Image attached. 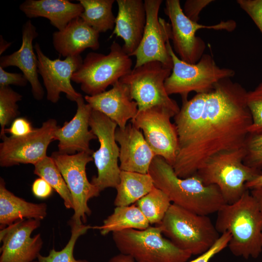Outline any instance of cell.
<instances>
[{
  "label": "cell",
  "instance_id": "cell-15",
  "mask_svg": "<svg viewBox=\"0 0 262 262\" xmlns=\"http://www.w3.org/2000/svg\"><path fill=\"white\" fill-rule=\"evenodd\" d=\"M162 0H145L146 23L141 42L131 56L136 57L134 67L147 62L158 61L172 69V58L166 43L171 37V25L158 14Z\"/></svg>",
  "mask_w": 262,
  "mask_h": 262
},
{
  "label": "cell",
  "instance_id": "cell-1",
  "mask_svg": "<svg viewBox=\"0 0 262 262\" xmlns=\"http://www.w3.org/2000/svg\"><path fill=\"white\" fill-rule=\"evenodd\" d=\"M246 93L226 78L211 91L182 100L174 116L179 146L172 167L178 177H190L213 155L245 146L252 123Z\"/></svg>",
  "mask_w": 262,
  "mask_h": 262
},
{
  "label": "cell",
  "instance_id": "cell-8",
  "mask_svg": "<svg viewBox=\"0 0 262 262\" xmlns=\"http://www.w3.org/2000/svg\"><path fill=\"white\" fill-rule=\"evenodd\" d=\"M113 239L120 253L132 256L137 262H187L192 256L164 238L157 226L114 232Z\"/></svg>",
  "mask_w": 262,
  "mask_h": 262
},
{
  "label": "cell",
  "instance_id": "cell-43",
  "mask_svg": "<svg viewBox=\"0 0 262 262\" xmlns=\"http://www.w3.org/2000/svg\"><path fill=\"white\" fill-rule=\"evenodd\" d=\"M246 189L251 190L253 188L262 186V174L259 176L254 180L247 182L246 183Z\"/></svg>",
  "mask_w": 262,
  "mask_h": 262
},
{
  "label": "cell",
  "instance_id": "cell-33",
  "mask_svg": "<svg viewBox=\"0 0 262 262\" xmlns=\"http://www.w3.org/2000/svg\"><path fill=\"white\" fill-rule=\"evenodd\" d=\"M246 103L252 116L249 133L262 131V82L253 90L247 91Z\"/></svg>",
  "mask_w": 262,
  "mask_h": 262
},
{
  "label": "cell",
  "instance_id": "cell-32",
  "mask_svg": "<svg viewBox=\"0 0 262 262\" xmlns=\"http://www.w3.org/2000/svg\"><path fill=\"white\" fill-rule=\"evenodd\" d=\"M22 96L10 86L0 87V137L6 135L5 127L11 125L19 115L17 102Z\"/></svg>",
  "mask_w": 262,
  "mask_h": 262
},
{
  "label": "cell",
  "instance_id": "cell-44",
  "mask_svg": "<svg viewBox=\"0 0 262 262\" xmlns=\"http://www.w3.org/2000/svg\"><path fill=\"white\" fill-rule=\"evenodd\" d=\"M0 55H1L6 49H7L11 45V43H8L4 40L2 36H0Z\"/></svg>",
  "mask_w": 262,
  "mask_h": 262
},
{
  "label": "cell",
  "instance_id": "cell-5",
  "mask_svg": "<svg viewBox=\"0 0 262 262\" xmlns=\"http://www.w3.org/2000/svg\"><path fill=\"white\" fill-rule=\"evenodd\" d=\"M244 147L222 151L209 159L196 173L206 185H215L226 204L239 200L246 183L262 174L261 170L245 165Z\"/></svg>",
  "mask_w": 262,
  "mask_h": 262
},
{
  "label": "cell",
  "instance_id": "cell-13",
  "mask_svg": "<svg viewBox=\"0 0 262 262\" xmlns=\"http://www.w3.org/2000/svg\"><path fill=\"white\" fill-rule=\"evenodd\" d=\"M175 114L162 106L138 111L131 122L143 132L144 137L155 154L172 166L176 159L178 136L176 126L171 121Z\"/></svg>",
  "mask_w": 262,
  "mask_h": 262
},
{
  "label": "cell",
  "instance_id": "cell-40",
  "mask_svg": "<svg viewBox=\"0 0 262 262\" xmlns=\"http://www.w3.org/2000/svg\"><path fill=\"white\" fill-rule=\"evenodd\" d=\"M32 190L33 194L36 197L45 199L51 196L53 188L44 179L39 178L33 181Z\"/></svg>",
  "mask_w": 262,
  "mask_h": 262
},
{
  "label": "cell",
  "instance_id": "cell-29",
  "mask_svg": "<svg viewBox=\"0 0 262 262\" xmlns=\"http://www.w3.org/2000/svg\"><path fill=\"white\" fill-rule=\"evenodd\" d=\"M34 165L33 173L47 181L57 192L67 209H73V199L60 170L52 157L47 156Z\"/></svg>",
  "mask_w": 262,
  "mask_h": 262
},
{
  "label": "cell",
  "instance_id": "cell-4",
  "mask_svg": "<svg viewBox=\"0 0 262 262\" xmlns=\"http://www.w3.org/2000/svg\"><path fill=\"white\" fill-rule=\"evenodd\" d=\"M157 226L174 245L192 255L206 252L220 236L208 215L196 214L173 203Z\"/></svg>",
  "mask_w": 262,
  "mask_h": 262
},
{
  "label": "cell",
  "instance_id": "cell-24",
  "mask_svg": "<svg viewBox=\"0 0 262 262\" xmlns=\"http://www.w3.org/2000/svg\"><path fill=\"white\" fill-rule=\"evenodd\" d=\"M19 9L29 18H46L58 31H62L72 20L80 17L82 5L67 0H26Z\"/></svg>",
  "mask_w": 262,
  "mask_h": 262
},
{
  "label": "cell",
  "instance_id": "cell-9",
  "mask_svg": "<svg viewBox=\"0 0 262 262\" xmlns=\"http://www.w3.org/2000/svg\"><path fill=\"white\" fill-rule=\"evenodd\" d=\"M171 71L172 68L162 63L152 61L133 67L119 81L128 87L131 98L137 104L138 111L162 106L176 115L180 108L167 93L164 86Z\"/></svg>",
  "mask_w": 262,
  "mask_h": 262
},
{
  "label": "cell",
  "instance_id": "cell-6",
  "mask_svg": "<svg viewBox=\"0 0 262 262\" xmlns=\"http://www.w3.org/2000/svg\"><path fill=\"white\" fill-rule=\"evenodd\" d=\"M169 40L167 41L166 47L172 58L173 67L164 82L166 91L169 96L179 94L182 100L187 99L189 93L208 92L220 80L234 76V70L219 66L213 56L209 54H204L194 64L183 61L174 52Z\"/></svg>",
  "mask_w": 262,
  "mask_h": 262
},
{
  "label": "cell",
  "instance_id": "cell-10",
  "mask_svg": "<svg viewBox=\"0 0 262 262\" xmlns=\"http://www.w3.org/2000/svg\"><path fill=\"white\" fill-rule=\"evenodd\" d=\"M164 11L170 21L171 39L175 51L180 59L191 64L199 61L206 48L204 41L196 35L198 30L207 29L231 32L236 27V22L232 20L222 21L213 25L193 21L184 14L179 0H166Z\"/></svg>",
  "mask_w": 262,
  "mask_h": 262
},
{
  "label": "cell",
  "instance_id": "cell-30",
  "mask_svg": "<svg viewBox=\"0 0 262 262\" xmlns=\"http://www.w3.org/2000/svg\"><path fill=\"white\" fill-rule=\"evenodd\" d=\"M167 195L154 186L146 196L136 202L138 207L150 224H159L171 204Z\"/></svg>",
  "mask_w": 262,
  "mask_h": 262
},
{
  "label": "cell",
  "instance_id": "cell-36",
  "mask_svg": "<svg viewBox=\"0 0 262 262\" xmlns=\"http://www.w3.org/2000/svg\"><path fill=\"white\" fill-rule=\"evenodd\" d=\"M230 239V233L228 231L224 232L221 234L217 240L208 250L188 262H209L216 254L228 246Z\"/></svg>",
  "mask_w": 262,
  "mask_h": 262
},
{
  "label": "cell",
  "instance_id": "cell-31",
  "mask_svg": "<svg viewBox=\"0 0 262 262\" xmlns=\"http://www.w3.org/2000/svg\"><path fill=\"white\" fill-rule=\"evenodd\" d=\"M69 225L71 228V235L65 247L60 251H56L54 248L51 249L47 256L39 254L37 257L39 262H89L85 260H76L73 256V250L78 238L88 229H93V227L83 224H77L70 220Z\"/></svg>",
  "mask_w": 262,
  "mask_h": 262
},
{
  "label": "cell",
  "instance_id": "cell-34",
  "mask_svg": "<svg viewBox=\"0 0 262 262\" xmlns=\"http://www.w3.org/2000/svg\"><path fill=\"white\" fill-rule=\"evenodd\" d=\"M246 155L243 160L244 164L249 167L261 170L262 169V131L249 133L245 144Z\"/></svg>",
  "mask_w": 262,
  "mask_h": 262
},
{
  "label": "cell",
  "instance_id": "cell-23",
  "mask_svg": "<svg viewBox=\"0 0 262 262\" xmlns=\"http://www.w3.org/2000/svg\"><path fill=\"white\" fill-rule=\"evenodd\" d=\"M99 33L86 24L80 17L71 20L62 31L52 34L55 50L65 57L80 55L85 49H99Z\"/></svg>",
  "mask_w": 262,
  "mask_h": 262
},
{
  "label": "cell",
  "instance_id": "cell-16",
  "mask_svg": "<svg viewBox=\"0 0 262 262\" xmlns=\"http://www.w3.org/2000/svg\"><path fill=\"white\" fill-rule=\"evenodd\" d=\"M34 48L37 58L38 74L43 79L47 99L56 103L61 93H65L68 99L75 102L82 97L71 83L72 75L82 64L81 55L67 57L64 60H52L43 53L37 42Z\"/></svg>",
  "mask_w": 262,
  "mask_h": 262
},
{
  "label": "cell",
  "instance_id": "cell-21",
  "mask_svg": "<svg viewBox=\"0 0 262 262\" xmlns=\"http://www.w3.org/2000/svg\"><path fill=\"white\" fill-rule=\"evenodd\" d=\"M21 33V47L11 54L1 56L0 66L3 68L11 66L17 67L31 84L34 99L40 100L44 97V91L38 79L37 58L33 45L38 33L30 20L23 25Z\"/></svg>",
  "mask_w": 262,
  "mask_h": 262
},
{
  "label": "cell",
  "instance_id": "cell-35",
  "mask_svg": "<svg viewBox=\"0 0 262 262\" xmlns=\"http://www.w3.org/2000/svg\"><path fill=\"white\" fill-rule=\"evenodd\" d=\"M237 2L252 19L262 34V0H238Z\"/></svg>",
  "mask_w": 262,
  "mask_h": 262
},
{
  "label": "cell",
  "instance_id": "cell-38",
  "mask_svg": "<svg viewBox=\"0 0 262 262\" xmlns=\"http://www.w3.org/2000/svg\"><path fill=\"white\" fill-rule=\"evenodd\" d=\"M213 1L212 0H187L184 5L183 13L190 19L198 22L200 13Z\"/></svg>",
  "mask_w": 262,
  "mask_h": 262
},
{
  "label": "cell",
  "instance_id": "cell-12",
  "mask_svg": "<svg viewBox=\"0 0 262 262\" xmlns=\"http://www.w3.org/2000/svg\"><path fill=\"white\" fill-rule=\"evenodd\" d=\"M60 170L69 190L73 199L74 211L70 221L81 224L86 222V215L91 211L88 206L91 198L97 197L100 191L90 182L87 177L86 166L93 161L91 155L86 152H79L69 155L53 152L51 155Z\"/></svg>",
  "mask_w": 262,
  "mask_h": 262
},
{
  "label": "cell",
  "instance_id": "cell-45",
  "mask_svg": "<svg viewBox=\"0 0 262 262\" xmlns=\"http://www.w3.org/2000/svg\"><path fill=\"white\" fill-rule=\"evenodd\" d=\"M38 262H38H36V261H35V262Z\"/></svg>",
  "mask_w": 262,
  "mask_h": 262
},
{
  "label": "cell",
  "instance_id": "cell-37",
  "mask_svg": "<svg viewBox=\"0 0 262 262\" xmlns=\"http://www.w3.org/2000/svg\"><path fill=\"white\" fill-rule=\"evenodd\" d=\"M31 122L25 117H17L9 128L5 130V133L13 137H22L31 133L34 130Z\"/></svg>",
  "mask_w": 262,
  "mask_h": 262
},
{
  "label": "cell",
  "instance_id": "cell-28",
  "mask_svg": "<svg viewBox=\"0 0 262 262\" xmlns=\"http://www.w3.org/2000/svg\"><path fill=\"white\" fill-rule=\"evenodd\" d=\"M83 11L80 17L99 33L114 30L115 18L112 11L115 0H79Z\"/></svg>",
  "mask_w": 262,
  "mask_h": 262
},
{
  "label": "cell",
  "instance_id": "cell-25",
  "mask_svg": "<svg viewBox=\"0 0 262 262\" xmlns=\"http://www.w3.org/2000/svg\"><path fill=\"white\" fill-rule=\"evenodd\" d=\"M47 215V205L28 202L15 196L0 179V224L1 229L15 222L27 219H43Z\"/></svg>",
  "mask_w": 262,
  "mask_h": 262
},
{
  "label": "cell",
  "instance_id": "cell-11",
  "mask_svg": "<svg viewBox=\"0 0 262 262\" xmlns=\"http://www.w3.org/2000/svg\"><path fill=\"white\" fill-rule=\"evenodd\" d=\"M90 128L99 141L98 149L92 155L98 171L91 182L101 192L107 188H115L120 182L121 170L118 160L120 148L115 138L117 125L102 113L93 110Z\"/></svg>",
  "mask_w": 262,
  "mask_h": 262
},
{
  "label": "cell",
  "instance_id": "cell-7",
  "mask_svg": "<svg viewBox=\"0 0 262 262\" xmlns=\"http://www.w3.org/2000/svg\"><path fill=\"white\" fill-rule=\"evenodd\" d=\"M107 55L88 53L72 75L71 81L80 84L82 90L87 95L105 91L132 70V60L122 46L114 41Z\"/></svg>",
  "mask_w": 262,
  "mask_h": 262
},
{
  "label": "cell",
  "instance_id": "cell-19",
  "mask_svg": "<svg viewBox=\"0 0 262 262\" xmlns=\"http://www.w3.org/2000/svg\"><path fill=\"white\" fill-rule=\"evenodd\" d=\"M115 138L120 145V170L148 173L151 163L156 156L141 131L131 122L123 129H116Z\"/></svg>",
  "mask_w": 262,
  "mask_h": 262
},
{
  "label": "cell",
  "instance_id": "cell-39",
  "mask_svg": "<svg viewBox=\"0 0 262 262\" xmlns=\"http://www.w3.org/2000/svg\"><path fill=\"white\" fill-rule=\"evenodd\" d=\"M28 82L22 73L8 72L0 66V87L9 86L10 85L25 86Z\"/></svg>",
  "mask_w": 262,
  "mask_h": 262
},
{
  "label": "cell",
  "instance_id": "cell-17",
  "mask_svg": "<svg viewBox=\"0 0 262 262\" xmlns=\"http://www.w3.org/2000/svg\"><path fill=\"white\" fill-rule=\"evenodd\" d=\"M40 220L23 219L1 229L0 262H32L38 257L43 241L41 234L31 237Z\"/></svg>",
  "mask_w": 262,
  "mask_h": 262
},
{
  "label": "cell",
  "instance_id": "cell-42",
  "mask_svg": "<svg viewBox=\"0 0 262 262\" xmlns=\"http://www.w3.org/2000/svg\"><path fill=\"white\" fill-rule=\"evenodd\" d=\"M108 262H137L131 256L127 254H119L112 257Z\"/></svg>",
  "mask_w": 262,
  "mask_h": 262
},
{
  "label": "cell",
  "instance_id": "cell-41",
  "mask_svg": "<svg viewBox=\"0 0 262 262\" xmlns=\"http://www.w3.org/2000/svg\"><path fill=\"white\" fill-rule=\"evenodd\" d=\"M250 193L262 214V186L251 189Z\"/></svg>",
  "mask_w": 262,
  "mask_h": 262
},
{
  "label": "cell",
  "instance_id": "cell-22",
  "mask_svg": "<svg viewBox=\"0 0 262 262\" xmlns=\"http://www.w3.org/2000/svg\"><path fill=\"white\" fill-rule=\"evenodd\" d=\"M116 2L118 13L112 36L124 40L122 47L131 57L141 42L146 23L144 1L117 0Z\"/></svg>",
  "mask_w": 262,
  "mask_h": 262
},
{
  "label": "cell",
  "instance_id": "cell-20",
  "mask_svg": "<svg viewBox=\"0 0 262 262\" xmlns=\"http://www.w3.org/2000/svg\"><path fill=\"white\" fill-rule=\"evenodd\" d=\"M93 110L98 111L123 129L136 115L137 103L131 98L127 86L119 80L108 91L84 97Z\"/></svg>",
  "mask_w": 262,
  "mask_h": 262
},
{
  "label": "cell",
  "instance_id": "cell-2",
  "mask_svg": "<svg viewBox=\"0 0 262 262\" xmlns=\"http://www.w3.org/2000/svg\"><path fill=\"white\" fill-rule=\"evenodd\" d=\"M148 174L154 186L165 193L173 204L196 214L217 213L226 204L216 185L205 184L196 174L186 178L178 177L161 157L153 159Z\"/></svg>",
  "mask_w": 262,
  "mask_h": 262
},
{
  "label": "cell",
  "instance_id": "cell-18",
  "mask_svg": "<svg viewBox=\"0 0 262 262\" xmlns=\"http://www.w3.org/2000/svg\"><path fill=\"white\" fill-rule=\"evenodd\" d=\"M77 109L73 117L66 121L57 129L54 140L58 141V151L69 155L86 152L92 155L94 151L90 147V142L97 137L89 130L90 119L92 111L91 106L85 103L82 97L76 101Z\"/></svg>",
  "mask_w": 262,
  "mask_h": 262
},
{
  "label": "cell",
  "instance_id": "cell-27",
  "mask_svg": "<svg viewBox=\"0 0 262 262\" xmlns=\"http://www.w3.org/2000/svg\"><path fill=\"white\" fill-rule=\"evenodd\" d=\"M150 224L143 213L135 205L116 207L112 214L103 221L100 226L93 229L100 230L102 235L126 229L144 230Z\"/></svg>",
  "mask_w": 262,
  "mask_h": 262
},
{
  "label": "cell",
  "instance_id": "cell-26",
  "mask_svg": "<svg viewBox=\"0 0 262 262\" xmlns=\"http://www.w3.org/2000/svg\"><path fill=\"white\" fill-rule=\"evenodd\" d=\"M154 186L148 173L121 170L114 204L116 207L131 205L147 194Z\"/></svg>",
  "mask_w": 262,
  "mask_h": 262
},
{
  "label": "cell",
  "instance_id": "cell-14",
  "mask_svg": "<svg viewBox=\"0 0 262 262\" xmlns=\"http://www.w3.org/2000/svg\"><path fill=\"white\" fill-rule=\"evenodd\" d=\"M58 127L56 120L50 118L26 136H4L0 144V166L35 164L47 156L48 147L54 141Z\"/></svg>",
  "mask_w": 262,
  "mask_h": 262
},
{
  "label": "cell",
  "instance_id": "cell-3",
  "mask_svg": "<svg viewBox=\"0 0 262 262\" xmlns=\"http://www.w3.org/2000/svg\"><path fill=\"white\" fill-rule=\"evenodd\" d=\"M217 213L215 227L219 233H230L231 252L246 259L257 258L262 251V214L249 190L236 202L222 206Z\"/></svg>",
  "mask_w": 262,
  "mask_h": 262
}]
</instances>
